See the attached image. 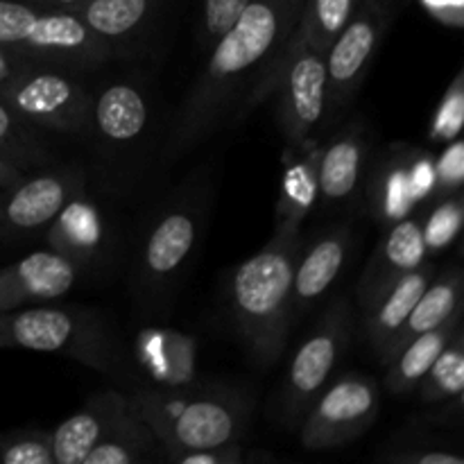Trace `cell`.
Masks as SVG:
<instances>
[{
  "mask_svg": "<svg viewBox=\"0 0 464 464\" xmlns=\"http://www.w3.org/2000/svg\"><path fill=\"white\" fill-rule=\"evenodd\" d=\"M0 349L66 353L95 370H107V338L86 313L36 304L0 313Z\"/></svg>",
  "mask_w": 464,
  "mask_h": 464,
  "instance_id": "52a82bcc",
  "label": "cell"
},
{
  "mask_svg": "<svg viewBox=\"0 0 464 464\" xmlns=\"http://www.w3.org/2000/svg\"><path fill=\"white\" fill-rule=\"evenodd\" d=\"M0 100L32 127L91 136L93 93L71 71L44 63H21L0 82Z\"/></svg>",
  "mask_w": 464,
  "mask_h": 464,
  "instance_id": "8992f818",
  "label": "cell"
},
{
  "mask_svg": "<svg viewBox=\"0 0 464 464\" xmlns=\"http://www.w3.org/2000/svg\"><path fill=\"white\" fill-rule=\"evenodd\" d=\"M464 390V329L453 334L433 365L421 376L415 392L424 403H440L462 394Z\"/></svg>",
  "mask_w": 464,
  "mask_h": 464,
  "instance_id": "4316f807",
  "label": "cell"
},
{
  "mask_svg": "<svg viewBox=\"0 0 464 464\" xmlns=\"http://www.w3.org/2000/svg\"><path fill=\"white\" fill-rule=\"evenodd\" d=\"M0 48L21 62L63 71H91L113 57L72 12L27 0H0Z\"/></svg>",
  "mask_w": 464,
  "mask_h": 464,
  "instance_id": "5b68a950",
  "label": "cell"
},
{
  "mask_svg": "<svg viewBox=\"0 0 464 464\" xmlns=\"http://www.w3.org/2000/svg\"><path fill=\"white\" fill-rule=\"evenodd\" d=\"M379 460L388 464H464V456L444 442L408 438L406 442L385 444Z\"/></svg>",
  "mask_w": 464,
  "mask_h": 464,
  "instance_id": "4dcf8cb0",
  "label": "cell"
},
{
  "mask_svg": "<svg viewBox=\"0 0 464 464\" xmlns=\"http://www.w3.org/2000/svg\"><path fill=\"white\" fill-rule=\"evenodd\" d=\"M297 157L288 159L281 181V198L276 204V222H297L302 225L317 202V163H320L322 143L302 140L293 145Z\"/></svg>",
  "mask_w": 464,
  "mask_h": 464,
  "instance_id": "d4e9b609",
  "label": "cell"
},
{
  "mask_svg": "<svg viewBox=\"0 0 464 464\" xmlns=\"http://www.w3.org/2000/svg\"><path fill=\"white\" fill-rule=\"evenodd\" d=\"M435 168V193L447 198V195L460 193L464 181V145L460 136L449 140L447 150L440 154L438 161H433Z\"/></svg>",
  "mask_w": 464,
  "mask_h": 464,
  "instance_id": "836d02e7",
  "label": "cell"
},
{
  "mask_svg": "<svg viewBox=\"0 0 464 464\" xmlns=\"http://www.w3.org/2000/svg\"><path fill=\"white\" fill-rule=\"evenodd\" d=\"M27 3L39 5V7H50V9H71L82 3H89V0H27Z\"/></svg>",
  "mask_w": 464,
  "mask_h": 464,
  "instance_id": "ab89813d",
  "label": "cell"
},
{
  "mask_svg": "<svg viewBox=\"0 0 464 464\" xmlns=\"http://www.w3.org/2000/svg\"><path fill=\"white\" fill-rule=\"evenodd\" d=\"M86 190V175L77 168L23 175L0 193V240H16L44 231L63 204Z\"/></svg>",
  "mask_w": 464,
  "mask_h": 464,
  "instance_id": "7c38bea8",
  "label": "cell"
},
{
  "mask_svg": "<svg viewBox=\"0 0 464 464\" xmlns=\"http://www.w3.org/2000/svg\"><path fill=\"white\" fill-rule=\"evenodd\" d=\"M381 392L372 376L343 374L326 383L302 420V447L306 451H331L370 430L379 417Z\"/></svg>",
  "mask_w": 464,
  "mask_h": 464,
  "instance_id": "9c48e42d",
  "label": "cell"
},
{
  "mask_svg": "<svg viewBox=\"0 0 464 464\" xmlns=\"http://www.w3.org/2000/svg\"><path fill=\"white\" fill-rule=\"evenodd\" d=\"M80 270L53 249L32 252L0 267V313L48 304L71 293Z\"/></svg>",
  "mask_w": 464,
  "mask_h": 464,
  "instance_id": "5bb4252c",
  "label": "cell"
},
{
  "mask_svg": "<svg viewBox=\"0 0 464 464\" xmlns=\"http://www.w3.org/2000/svg\"><path fill=\"white\" fill-rule=\"evenodd\" d=\"M134 411L136 403L130 394L116 390H104L91 397L82 411L68 417L50 433L53 464H82L86 453L109 438Z\"/></svg>",
  "mask_w": 464,
  "mask_h": 464,
  "instance_id": "e0dca14e",
  "label": "cell"
},
{
  "mask_svg": "<svg viewBox=\"0 0 464 464\" xmlns=\"http://www.w3.org/2000/svg\"><path fill=\"white\" fill-rule=\"evenodd\" d=\"M426 9L440 18L442 23L453 27H462L464 23V7L462 0H424Z\"/></svg>",
  "mask_w": 464,
  "mask_h": 464,
  "instance_id": "8d00e7d4",
  "label": "cell"
},
{
  "mask_svg": "<svg viewBox=\"0 0 464 464\" xmlns=\"http://www.w3.org/2000/svg\"><path fill=\"white\" fill-rule=\"evenodd\" d=\"M349 335H352V304L340 297L326 308L322 320L290 361L276 406V415L285 426L295 429L302 424L311 403L334 376L347 349Z\"/></svg>",
  "mask_w": 464,
  "mask_h": 464,
  "instance_id": "ba28073f",
  "label": "cell"
},
{
  "mask_svg": "<svg viewBox=\"0 0 464 464\" xmlns=\"http://www.w3.org/2000/svg\"><path fill=\"white\" fill-rule=\"evenodd\" d=\"M0 464H53V438L41 429L0 433Z\"/></svg>",
  "mask_w": 464,
  "mask_h": 464,
  "instance_id": "f546056e",
  "label": "cell"
},
{
  "mask_svg": "<svg viewBox=\"0 0 464 464\" xmlns=\"http://www.w3.org/2000/svg\"><path fill=\"white\" fill-rule=\"evenodd\" d=\"M462 220H464L462 195L460 193L447 195V198L433 208V213L426 218V222H421L426 252H442L444 247H449V245L453 243V238L460 234Z\"/></svg>",
  "mask_w": 464,
  "mask_h": 464,
  "instance_id": "1f68e13d",
  "label": "cell"
},
{
  "mask_svg": "<svg viewBox=\"0 0 464 464\" xmlns=\"http://www.w3.org/2000/svg\"><path fill=\"white\" fill-rule=\"evenodd\" d=\"M464 122V71L456 72L449 89L444 91L442 102L433 116V125L429 130V139L438 143H449L458 139Z\"/></svg>",
  "mask_w": 464,
  "mask_h": 464,
  "instance_id": "d6a6232c",
  "label": "cell"
},
{
  "mask_svg": "<svg viewBox=\"0 0 464 464\" xmlns=\"http://www.w3.org/2000/svg\"><path fill=\"white\" fill-rule=\"evenodd\" d=\"M45 245L77 270L102 267L111 254V227L98 204L82 190L45 227Z\"/></svg>",
  "mask_w": 464,
  "mask_h": 464,
  "instance_id": "4fadbf2b",
  "label": "cell"
},
{
  "mask_svg": "<svg viewBox=\"0 0 464 464\" xmlns=\"http://www.w3.org/2000/svg\"><path fill=\"white\" fill-rule=\"evenodd\" d=\"M159 449L157 435L136 408L109 438L86 453L82 464H140L154 460Z\"/></svg>",
  "mask_w": 464,
  "mask_h": 464,
  "instance_id": "484cf974",
  "label": "cell"
},
{
  "mask_svg": "<svg viewBox=\"0 0 464 464\" xmlns=\"http://www.w3.org/2000/svg\"><path fill=\"white\" fill-rule=\"evenodd\" d=\"M21 63H25V62H21V59H18V57L9 54L7 50L0 48V82L7 80V77L12 75V72L16 71V68L21 66Z\"/></svg>",
  "mask_w": 464,
  "mask_h": 464,
  "instance_id": "f35d334b",
  "label": "cell"
},
{
  "mask_svg": "<svg viewBox=\"0 0 464 464\" xmlns=\"http://www.w3.org/2000/svg\"><path fill=\"white\" fill-rule=\"evenodd\" d=\"M302 247V225L276 222L272 238L231 272L227 285L231 322L256 365L279 361L293 317L295 261Z\"/></svg>",
  "mask_w": 464,
  "mask_h": 464,
  "instance_id": "7a4b0ae2",
  "label": "cell"
},
{
  "mask_svg": "<svg viewBox=\"0 0 464 464\" xmlns=\"http://www.w3.org/2000/svg\"><path fill=\"white\" fill-rule=\"evenodd\" d=\"M249 0H204L202 5V36L204 45H211L222 32L234 25L236 18L240 16Z\"/></svg>",
  "mask_w": 464,
  "mask_h": 464,
  "instance_id": "e575fe53",
  "label": "cell"
},
{
  "mask_svg": "<svg viewBox=\"0 0 464 464\" xmlns=\"http://www.w3.org/2000/svg\"><path fill=\"white\" fill-rule=\"evenodd\" d=\"M150 130V100L136 82L116 80L93 95V127L104 152H134Z\"/></svg>",
  "mask_w": 464,
  "mask_h": 464,
  "instance_id": "9a60e30c",
  "label": "cell"
},
{
  "mask_svg": "<svg viewBox=\"0 0 464 464\" xmlns=\"http://www.w3.org/2000/svg\"><path fill=\"white\" fill-rule=\"evenodd\" d=\"M213 190L208 175L188 177L150 220L134 258V288L140 306L157 313L170 306L208 220Z\"/></svg>",
  "mask_w": 464,
  "mask_h": 464,
  "instance_id": "3957f363",
  "label": "cell"
},
{
  "mask_svg": "<svg viewBox=\"0 0 464 464\" xmlns=\"http://www.w3.org/2000/svg\"><path fill=\"white\" fill-rule=\"evenodd\" d=\"M353 7H356V0H304L297 36L311 44L313 48L326 53L331 41L349 21Z\"/></svg>",
  "mask_w": 464,
  "mask_h": 464,
  "instance_id": "83f0119b",
  "label": "cell"
},
{
  "mask_svg": "<svg viewBox=\"0 0 464 464\" xmlns=\"http://www.w3.org/2000/svg\"><path fill=\"white\" fill-rule=\"evenodd\" d=\"M367 154V136L361 125H349L326 140L317 163V199L340 204L356 193Z\"/></svg>",
  "mask_w": 464,
  "mask_h": 464,
  "instance_id": "44dd1931",
  "label": "cell"
},
{
  "mask_svg": "<svg viewBox=\"0 0 464 464\" xmlns=\"http://www.w3.org/2000/svg\"><path fill=\"white\" fill-rule=\"evenodd\" d=\"M304 0H249L234 25L211 44V57L184 98L168 134L163 157L188 150L240 118L272 93L281 62L297 32Z\"/></svg>",
  "mask_w": 464,
  "mask_h": 464,
  "instance_id": "6da1fadb",
  "label": "cell"
},
{
  "mask_svg": "<svg viewBox=\"0 0 464 464\" xmlns=\"http://www.w3.org/2000/svg\"><path fill=\"white\" fill-rule=\"evenodd\" d=\"M358 3H370V0H356V5H358Z\"/></svg>",
  "mask_w": 464,
  "mask_h": 464,
  "instance_id": "60d3db41",
  "label": "cell"
},
{
  "mask_svg": "<svg viewBox=\"0 0 464 464\" xmlns=\"http://www.w3.org/2000/svg\"><path fill=\"white\" fill-rule=\"evenodd\" d=\"M388 27V12L379 0L358 3L326 50V107L324 116L335 121L361 89L370 63Z\"/></svg>",
  "mask_w": 464,
  "mask_h": 464,
  "instance_id": "30bf717a",
  "label": "cell"
},
{
  "mask_svg": "<svg viewBox=\"0 0 464 464\" xmlns=\"http://www.w3.org/2000/svg\"><path fill=\"white\" fill-rule=\"evenodd\" d=\"M426 256L429 252H426L421 218L406 216L390 225L358 279L356 302L361 311L372 306L406 272L421 266Z\"/></svg>",
  "mask_w": 464,
  "mask_h": 464,
  "instance_id": "2e32d148",
  "label": "cell"
},
{
  "mask_svg": "<svg viewBox=\"0 0 464 464\" xmlns=\"http://www.w3.org/2000/svg\"><path fill=\"white\" fill-rule=\"evenodd\" d=\"M157 435L163 456L240 444L252 417V399L231 388L136 390L130 394Z\"/></svg>",
  "mask_w": 464,
  "mask_h": 464,
  "instance_id": "277c9868",
  "label": "cell"
},
{
  "mask_svg": "<svg viewBox=\"0 0 464 464\" xmlns=\"http://www.w3.org/2000/svg\"><path fill=\"white\" fill-rule=\"evenodd\" d=\"M435 272H438V267L433 263L424 261L415 270L406 272L401 279L394 281L372 306L362 311L365 313L362 334H365V340L372 352H374V356H379L385 344L390 343V338L401 329L408 313L412 311V306L420 299V295L424 293L429 281L435 276Z\"/></svg>",
  "mask_w": 464,
  "mask_h": 464,
  "instance_id": "7402d4cb",
  "label": "cell"
},
{
  "mask_svg": "<svg viewBox=\"0 0 464 464\" xmlns=\"http://www.w3.org/2000/svg\"><path fill=\"white\" fill-rule=\"evenodd\" d=\"M243 447L231 444V447L220 449H202V451H186L172 458L175 464H238L243 462Z\"/></svg>",
  "mask_w": 464,
  "mask_h": 464,
  "instance_id": "d590c367",
  "label": "cell"
},
{
  "mask_svg": "<svg viewBox=\"0 0 464 464\" xmlns=\"http://www.w3.org/2000/svg\"><path fill=\"white\" fill-rule=\"evenodd\" d=\"M462 326V311H458L456 315L449 317L444 324L435 326V329L424 331L417 338H412L411 343L403 344L399 349L397 356L388 362V374H385V390L390 394H401L415 392V388L420 385L421 376L429 372V367L433 365L435 358L440 356L444 347L449 344V340L453 338L458 329Z\"/></svg>",
  "mask_w": 464,
  "mask_h": 464,
  "instance_id": "603a6c76",
  "label": "cell"
},
{
  "mask_svg": "<svg viewBox=\"0 0 464 464\" xmlns=\"http://www.w3.org/2000/svg\"><path fill=\"white\" fill-rule=\"evenodd\" d=\"M23 175H25V170H23V168H18L16 163L9 161L7 157H3V154H0V190L7 188V186H12V184H16Z\"/></svg>",
  "mask_w": 464,
  "mask_h": 464,
  "instance_id": "74e56055",
  "label": "cell"
},
{
  "mask_svg": "<svg viewBox=\"0 0 464 464\" xmlns=\"http://www.w3.org/2000/svg\"><path fill=\"white\" fill-rule=\"evenodd\" d=\"M352 249V229L347 225L331 227L324 234L315 236L311 245L299 247L293 276V317L311 311L334 285L347 263Z\"/></svg>",
  "mask_w": 464,
  "mask_h": 464,
  "instance_id": "ac0fdd59",
  "label": "cell"
},
{
  "mask_svg": "<svg viewBox=\"0 0 464 464\" xmlns=\"http://www.w3.org/2000/svg\"><path fill=\"white\" fill-rule=\"evenodd\" d=\"M462 285L464 279L460 266H451L442 272H435V276L429 281L424 293L420 295V299L415 302L412 311L408 313L401 329L390 338V343L385 344L383 352L376 356L381 365H388V362L397 356L399 349H401L403 344L411 343L412 338H417V335L424 334V331H430L435 329V326L444 324L449 317H453L458 311H462Z\"/></svg>",
  "mask_w": 464,
  "mask_h": 464,
  "instance_id": "ffe728a7",
  "label": "cell"
},
{
  "mask_svg": "<svg viewBox=\"0 0 464 464\" xmlns=\"http://www.w3.org/2000/svg\"><path fill=\"white\" fill-rule=\"evenodd\" d=\"M0 154L23 170L50 163V152L36 139L30 122L16 116L3 100H0Z\"/></svg>",
  "mask_w": 464,
  "mask_h": 464,
  "instance_id": "f1b7e54d",
  "label": "cell"
},
{
  "mask_svg": "<svg viewBox=\"0 0 464 464\" xmlns=\"http://www.w3.org/2000/svg\"><path fill=\"white\" fill-rule=\"evenodd\" d=\"M161 0H89L68 12L75 14L113 54L139 45L157 21Z\"/></svg>",
  "mask_w": 464,
  "mask_h": 464,
  "instance_id": "d6986e66",
  "label": "cell"
},
{
  "mask_svg": "<svg viewBox=\"0 0 464 464\" xmlns=\"http://www.w3.org/2000/svg\"><path fill=\"white\" fill-rule=\"evenodd\" d=\"M420 150H406L403 154H390L376 166L370 186L372 211L383 225H394L411 216L417 207L412 190V163Z\"/></svg>",
  "mask_w": 464,
  "mask_h": 464,
  "instance_id": "cb8c5ba5",
  "label": "cell"
},
{
  "mask_svg": "<svg viewBox=\"0 0 464 464\" xmlns=\"http://www.w3.org/2000/svg\"><path fill=\"white\" fill-rule=\"evenodd\" d=\"M272 91L276 93V116L288 143L299 145L311 139V131L324 118L326 53L313 48L295 32Z\"/></svg>",
  "mask_w": 464,
  "mask_h": 464,
  "instance_id": "8fae6325",
  "label": "cell"
}]
</instances>
